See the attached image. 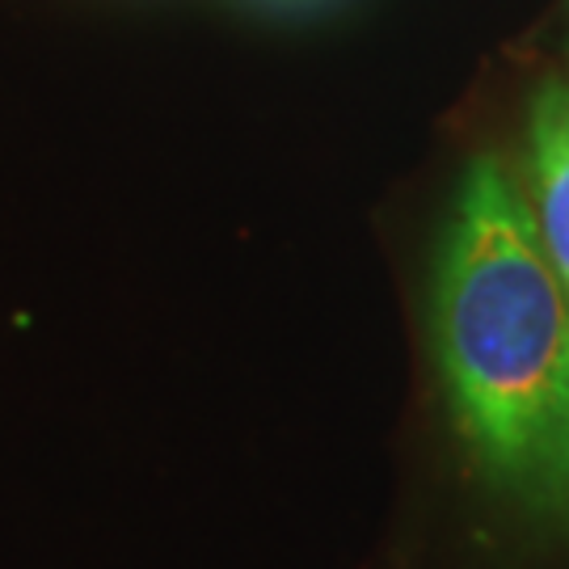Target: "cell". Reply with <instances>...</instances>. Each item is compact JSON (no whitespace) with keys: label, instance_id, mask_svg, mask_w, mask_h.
Returning a JSON list of instances; mask_svg holds the SVG:
<instances>
[{"label":"cell","instance_id":"obj_1","mask_svg":"<svg viewBox=\"0 0 569 569\" xmlns=\"http://www.w3.org/2000/svg\"><path fill=\"white\" fill-rule=\"evenodd\" d=\"M430 342L481 477L536 515H569V296L498 157H477L456 186Z\"/></svg>","mask_w":569,"mask_h":569},{"label":"cell","instance_id":"obj_2","mask_svg":"<svg viewBox=\"0 0 569 569\" xmlns=\"http://www.w3.org/2000/svg\"><path fill=\"white\" fill-rule=\"evenodd\" d=\"M531 143V216L557 279L569 296V81L536 93L528 122Z\"/></svg>","mask_w":569,"mask_h":569}]
</instances>
